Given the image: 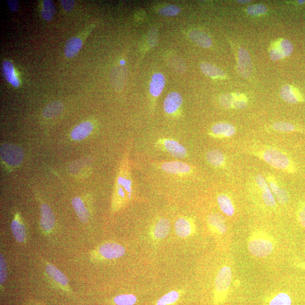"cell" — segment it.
Here are the masks:
<instances>
[{"label": "cell", "mask_w": 305, "mask_h": 305, "mask_svg": "<svg viewBox=\"0 0 305 305\" xmlns=\"http://www.w3.org/2000/svg\"><path fill=\"white\" fill-rule=\"evenodd\" d=\"M253 154L275 169L289 174L294 173L296 171L294 162L285 152L280 149L266 147L254 151Z\"/></svg>", "instance_id": "obj_1"}, {"label": "cell", "mask_w": 305, "mask_h": 305, "mask_svg": "<svg viewBox=\"0 0 305 305\" xmlns=\"http://www.w3.org/2000/svg\"><path fill=\"white\" fill-rule=\"evenodd\" d=\"M249 253L257 258L267 257L272 254L275 248V242L272 236L262 230L254 231L248 239Z\"/></svg>", "instance_id": "obj_2"}, {"label": "cell", "mask_w": 305, "mask_h": 305, "mask_svg": "<svg viewBox=\"0 0 305 305\" xmlns=\"http://www.w3.org/2000/svg\"><path fill=\"white\" fill-rule=\"evenodd\" d=\"M133 184L130 168L127 159L125 158L117 176L115 191V209L120 207L123 203L131 198Z\"/></svg>", "instance_id": "obj_3"}, {"label": "cell", "mask_w": 305, "mask_h": 305, "mask_svg": "<svg viewBox=\"0 0 305 305\" xmlns=\"http://www.w3.org/2000/svg\"><path fill=\"white\" fill-rule=\"evenodd\" d=\"M232 278V270L227 265H225L219 270L215 280L214 300L215 305L222 304L225 301Z\"/></svg>", "instance_id": "obj_4"}, {"label": "cell", "mask_w": 305, "mask_h": 305, "mask_svg": "<svg viewBox=\"0 0 305 305\" xmlns=\"http://www.w3.org/2000/svg\"><path fill=\"white\" fill-rule=\"evenodd\" d=\"M0 155L3 163L12 169L16 168L22 164L24 156L20 146L9 143L2 145Z\"/></svg>", "instance_id": "obj_5"}, {"label": "cell", "mask_w": 305, "mask_h": 305, "mask_svg": "<svg viewBox=\"0 0 305 305\" xmlns=\"http://www.w3.org/2000/svg\"><path fill=\"white\" fill-rule=\"evenodd\" d=\"M157 148L178 159L188 157V150L179 142L170 138H160L155 143Z\"/></svg>", "instance_id": "obj_6"}, {"label": "cell", "mask_w": 305, "mask_h": 305, "mask_svg": "<svg viewBox=\"0 0 305 305\" xmlns=\"http://www.w3.org/2000/svg\"><path fill=\"white\" fill-rule=\"evenodd\" d=\"M221 105L226 109H244L248 105L246 96L240 93H225L220 97Z\"/></svg>", "instance_id": "obj_7"}, {"label": "cell", "mask_w": 305, "mask_h": 305, "mask_svg": "<svg viewBox=\"0 0 305 305\" xmlns=\"http://www.w3.org/2000/svg\"><path fill=\"white\" fill-rule=\"evenodd\" d=\"M293 51L292 43L287 39H280L275 43L270 51V58L277 61L291 55Z\"/></svg>", "instance_id": "obj_8"}, {"label": "cell", "mask_w": 305, "mask_h": 305, "mask_svg": "<svg viewBox=\"0 0 305 305\" xmlns=\"http://www.w3.org/2000/svg\"><path fill=\"white\" fill-rule=\"evenodd\" d=\"M160 168L166 174L178 176L188 175L193 171L190 165L180 161L163 162L160 165Z\"/></svg>", "instance_id": "obj_9"}, {"label": "cell", "mask_w": 305, "mask_h": 305, "mask_svg": "<svg viewBox=\"0 0 305 305\" xmlns=\"http://www.w3.org/2000/svg\"><path fill=\"white\" fill-rule=\"evenodd\" d=\"M255 183L261 194L264 204L270 208L276 206L277 201L264 177L261 174L257 175L255 176Z\"/></svg>", "instance_id": "obj_10"}, {"label": "cell", "mask_w": 305, "mask_h": 305, "mask_svg": "<svg viewBox=\"0 0 305 305\" xmlns=\"http://www.w3.org/2000/svg\"><path fill=\"white\" fill-rule=\"evenodd\" d=\"M101 256L107 259H114L124 256L125 248L116 243H108L102 245L98 250Z\"/></svg>", "instance_id": "obj_11"}, {"label": "cell", "mask_w": 305, "mask_h": 305, "mask_svg": "<svg viewBox=\"0 0 305 305\" xmlns=\"http://www.w3.org/2000/svg\"><path fill=\"white\" fill-rule=\"evenodd\" d=\"M265 179L268 181L275 199L278 203L282 205L288 203L289 200L288 192L280 186L276 178L274 176L269 174L265 177Z\"/></svg>", "instance_id": "obj_12"}, {"label": "cell", "mask_w": 305, "mask_h": 305, "mask_svg": "<svg viewBox=\"0 0 305 305\" xmlns=\"http://www.w3.org/2000/svg\"><path fill=\"white\" fill-rule=\"evenodd\" d=\"M235 127L228 123L220 122L214 125L210 130L209 135L215 139L230 138L235 135Z\"/></svg>", "instance_id": "obj_13"}, {"label": "cell", "mask_w": 305, "mask_h": 305, "mask_svg": "<svg viewBox=\"0 0 305 305\" xmlns=\"http://www.w3.org/2000/svg\"><path fill=\"white\" fill-rule=\"evenodd\" d=\"M238 70L239 74L244 78H248L252 74V61L248 52L243 48L239 51Z\"/></svg>", "instance_id": "obj_14"}, {"label": "cell", "mask_w": 305, "mask_h": 305, "mask_svg": "<svg viewBox=\"0 0 305 305\" xmlns=\"http://www.w3.org/2000/svg\"><path fill=\"white\" fill-rule=\"evenodd\" d=\"M175 232L181 238L189 237L195 231L193 221L186 217H181L176 220L175 223Z\"/></svg>", "instance_id": "obj_15"}, {"label": "cell", "mask_w": 305, "mask_h": 305, "mask_svg": "<svg viewBox=\"0 0 305 305\" xmlns=\"http://www.w3.org/2000/svg\"><path fill=\"white\" fill-rule=\"evenodd\" d=\"M183 103V98L178 92H171L165 98L164 110L167 114L173 115L178 111Z\"/></svg>", "instance_id": "obj_16"}, {"label": "cell", "mask_w": 305, "mask_h": 305, "mask_svg": "<svg viewBox=\"0 0 305 305\" xmlns=\"http://www.w3.org/2000/svg\"><path fill=\"white\" fill-rule=\"evenodd\" d=\"M55 219L52 209L45 204L41 206V225L42 228L46 233L51 232L55 227Z\"/></svg>", "instance_id": "obj_17"}, {"label": "cell", "mask_w": 305, "mask_h": 305, "mask_svg": "<svg viewBox=\"0 0 305 305\" xmlns=\"http://www.w3.org/2000/svg\"><path fill=\"white\" fill-rule=\"evenodd\" d=\"M208 223L210 228L214 233L220 235L227 233V225L222 215L216 213L210 214L208 217Z\"/></svg>", "instance_id": "obj_18"}, {"label": "cell", "mask_w": 305, "mask_h": 305, "mask_svg": "<svg viewBox=\"0 0 305 305\" xmlns=\"http://www.w3.org/2000/svg\"><path fill=\"white\" fill-rule=\"evenodd\" d=\"M94 129L92 122L86 121L77 125L71 132V139L75 141H81L89 136Z\"/></svg>", "instance_id": "obj_19"}, {"label": "cell", "mask_w": 305, "mask_h": 305, "mask_svg": "<svg viewBox=\"0 0 305 305\" xmlns=\"http://www.w3.org/2000/svg\"><path fill=\"white\" fill-rule=\"evenodd\" d=\"M280 95L282 99L289 104H296L303 101V98L298 91L294 87L286 85L280 90Z\"/></svg>", "instance_id": "obj_20"}, {"label": "cell", "mask_w": 305, "mask_h": 305, "mask_svg": "<svg viewBox=\"0 0 305 305\" xmlns=\"http://www.w3.org/2000/svg\"><path fill=\"white\" fill-rule=\"evenodd\" d=\"M171 224L168 219L161 218L157 220L152 228V235L157 240L165 239L169 235Z\"/></svg>", "instance_id": "obj_21"}, {"label": "cell", "mask_w": 305, "mask_h": 305, "mask_svg": "<svg viewBox=\"0 0 305 305\" xmlns=\"http://www.w3.org/2000/svg\"><path fill=\"white\" fill-rule=\"evenodd\" d=\"M2 68L3 75L9 83L14 87L17 88L20 86V81L11 61L5 60L3 63Z\"/></svg>", "instance_id": "obj_22"}, {"label": "cell", "mask_w": 305, "mask_h": 305, "mask_svg": "<svg viewBox=\"0 0 305 305\" xmlns=\"http://www.w3.org/2000/svg\"><path fill=\"white\" fill-rule=\"evenodd\" d=\"M205 157L206 161L216 168H223L225 166L226 158L222 151L218 149L209 150Z\"/></svg>", "instance_id": "obj_23"}, {"label": "cell", "mask_w": 305, "mask_h": 305, "mask_svg": "<svg viewBox=\"0 0 305 305\" xmlns=\"http://www.w3.org/2000/svg\"><path fill=\"white\" fill-rule=\"evenodd\" d=\"M165 78L162 73H156L152 75L150 83L149 91L150 94L155 97H159L165 86Z\"/></svg>", "instance_id": "obj_24"}, {"label": "cell", "mask_w": 305, "mask_h": 305, "mask_svg": "<svg viewBox=\"0 0 305 305\" xmlns=\"http://www.w3.org/2000/svg\"><path fill=\"white\" fill-rule=\"evenodd\" d=\"M219 207L222 212L228 216H233L235 213V208L233 200L226 194H222L217 196Z\"/></svg>", "instance_id": "obj_25"}, {"label": "cell", "mask_w": 305, "mask_h": 305, "mask_svg": "<svg viewBox=\"0 0 305 305\" xmlns=\"http://www.w3.org/2000/svg\"><path fill=\"white\" fill-rule=\"evenodd\" d=\"M83 42L80 37H72L68 39L65 47L66 57L68 58L75 57L81 50Z\"/></svg>", "instance_id": "obj_26"}, {"label": "cell", "mask_w": 305, "mask_h": 305, "mask_svg": "<svg viewBox=\"0 0 305 305\" xmlns=\"http://www.w3.org/2000/svg\"><path fill=\"white\" fill-rule=\"evenodd\" d=\"M189 36L191 40L202 48H208L212 45V41L210 37L203 31H191L189 33Z\"/></svg>", "instance_id": "obj_27"}, {"label": "cell", "mask_w": 305, "mask_h": 305, "mask_svg": "<svg viewBox=\"0 0 305 305\" xmlns=\"http://www.w3.org/2000/svg\"><path fill=\"white\" fill-rule=\"evenodd\" d=\"M72 205L78 216L83 223H87L89 219V213L83 201L78 197L73 199Z\"/></svg>", "instance_id": "obj_28"}, {"label": "cell", "mask_w": 305, "mask_h": 305, "mask_svg": "<svg viewBox=\"0 0 305 305\" xmlns=\"http://www.w3.org/2000/svg\"><path fill=\"white\" fill-rule=\"evenodd\" d=\"M63 111V105L60 101H55L49 104L43 110V116L51 119L60 116Z\"/></svg>", "instance_id": "obj_29"}, {"label": "cell", "mask_w": 305, "mask_h": 305, "mask_svg": "<svg viewBox=\"0 0 305 305\" xmlns=\"http://www.w3.org/2000/svg\"><path fill=\"white\" fill-rule=\"evenodd\" d=\"M47 273L55 281L63 287L67 286L68 281L67 277L60 270L56 268L55 265L47 263L46 265Z\"/></svg>", "instance_id": "obj_30"}, {"label": "cell", "mask_w": 305, "mask_h": 305, "mask_svg": "<svg viewBox=\"0 0 305 305\" xmlns=\"http://www.w3.org/2000/svg\"><path fill=\"white\" fill-rule=\"evenodd\" d=\"M11 228L14 237L19 243H23L26 240V230L22 221L15 218L12 223Z\"/></svg>", "instance_id": "obj_31"}, {"label": "cell", "mask_w": 305, "mask_h": 305, "mask_svg": "<svg viewBox=\"0 0 305 305\" xmlns=\"http://www.w3.org/2000/svg\"><path fill=\"white\" fill-rule=\"evenodd\" d=\"M201 70L205 75L211 78H224L225 73L218 67L211 64L204 62L201 64Z\"/></svg>", "instance_id": "obj_32"}, {"label": "cell", "mask_w": 305, "mask_h": 305, "mask_svg": "<svg viewBox=\"0 0 305 305\" xmlns=\"http://www.w3.org/2000/svg\"><path fill=\"white\" fill-rule=\"evenodd\" d=\"M180 297L179 292L172 291L157 300L156 305H173L178 302Z\"/></svg>", "instance_id": "obj_33"}, {"label": "cell", "mask_w": 305, "mask_h": 305, "mask_svg": "<svg viewBox=\"0 0 305 305\" xmlns=\"http://www.w3.org/2000/svg\"><path fill=\"white\" fill-rule=\"evenodd\" d=\"M56 12L55 4L51 0H44L42 16L44 20L50 21Z\"/></svg>", "instance_id": "obj_34"}, {"label": "cell", "mask_w": 305, "mask_h": 305, "mask_svg": "<svg viewBox=\"0 0 305 305\" xmlns=\"http://www.w3.org/2000/svg\"><path fill=\"white\" fill-rule=\"evenodd\" d=\"M292 299L287 293L280 292L270 300L269 305H292Z\"/></svg>", "instance_id": "obj_35"}, {"label": "cell", "mask_w": 305, "mask_h": 305, "mask_svg": "<svg viewBox=\"0 0 305 305\" xmlns=\"http://www.w3.org/2000/svg\"><path fill=\"white\" fill-rule=\"evenodd\" d=\"M117 305H134L137 302V297L134 294H121L114 299Z\"/></svg>", "instance_id": "obj_36"}, {"label": "cell", "mask_w": 305, "mask_h": 305, "mask_svg": "<svg viewBox=\"0 0 305 305\" xmlns=\"http://www.w3.org/2000/svg\"><path fill=\"white\" fill-rule=\"evenodd\" d=\"M273 130L278 132H290L296 130V127L291 123L278 122L275 123L272 126Z\"/></svg>", "instance_id": "obj_37"}, {"label": "cell", "mask_w": 305, "mask_h": 305, "mask_svg": "<svg viewBox=\"0 0 305 305\" xmlns=\"http://www.w3.org/2000/svg\"><path fill=\"white\" fill-rule=\"evenodd\" d=\"M268 9L264 5L254 4L249 6L247 9V12L250 16H258L263 15L267 12Z\"/></svg>", "instance_id": "obj_38"}, {"label": "cell", "mask_w": 305, "mask_h": 305, "mask_svg": "<svg viewBox=\"0 0 305 305\" xmlns=\"http://www.w3.org/2000/svg\"><path fill=\"white\" fill-rule=\"evenodd\" d=\"M180 12V9L176 6H169L162 8L159 13L164 16H175Z\"/></svg>", "instance_id": "obj_39"}, {"label": "cell", "mask_w": 305, "mask_h": 305, "mask_svg": "<svg viewBox=\"0 0 305 305\" xmlns=\"http://www.w3.org/2000/svg\"><path fill=\"white\" fill-rule=\"evenodd\" d=\"M298 222L302 227L305 228V203H301L298 205L297 211Z\"/></svg>", "instance_id": "obj_40"}, {"label": "cell", "mask_w": 305, "mask_h": 305, "mask_svg": "<svg viewBox=\"0 0 305 305\" xmlns=\"http://www.w3.org/2000/svg\"><path fill=\"white\" fill-rule=\"evenodd\" d=\"M7 268L3 255L1 254L0 257V283L3 284L7 279Z\"/></svg>", "instance_id": "obj_41"}, {"label": "cell", "mask_w": 305, "mask_h": 305, "mask_svg": "<svg viewBox=\"0 0 305 305\" xmlns=\"http://www.w3.org/2000/svg\"><path fill=\"white\" fill-rule=\"evenodd\" d=\"M62 6L66 12H70L74 7L75 3L72 0H60Z\"/></svg>", "instance_id": "obj_42"}, {"label": "cell", "mask_w": 305, "mask_h": 305, "mask_svg": "<svg viewBox=\"0 0 305 305\" xmlns=\"http://www.w3.org/2000/svg\"><path fill=\"white\" fill-rule=\"evenodd\" d=\"M7 3L11 11L12 12H17L19 7V3L18 0H8Z\"/></svg>", "instance_id": "obj_43"}, {"label": "cell", "mask_w": 305, "mask_h": 305, "mask_svg": "<svg viewBox=\"0 0 305 305\" xmlns=\"http://www.w3.org/2000/svg\"><path fill=\"white\" fill-rule=\"evenodd\" d=\"M295 265L298 269H301L305 272V260H299L295 263Z\"/></svg>", "instance_id": "obj_44"}, {"label": "cell", "mask_w": 305, "mask_h": 305, "mask_svg": "<svg viewBox=\"0 0 305 305\" xmlns=\"http://www.w3.org/2000/svg\"><path fill=\"white\" fill-rule=\"evenodd\" d=\"M237 2L239 3L246 4L250 3L252 1H251V0H239V1Z\"/></svg>", "instance_id": "obj_45"}, {"label": "cell", "mask_w": 305, "mask_h": 305, "mask_svg": "<svg viewBox=\"0 0 305 305\" xmlns=\"http://www.w3.org/2000/svg\"><path fill=\"white\" fill-rule=\"evenodd\" d=\"M125 61L124 60H122L120 61V64L121 65H125Z\"/></svg>", "instance_id": "obj_46"}, {"label": "cell", "mask_w": 305, "mask_h": 305, "mask_svg": "<svg viewBox=\"0 0 305 305\" xmlns=\"http://www.w3.org/2000/svg\"><path fill=\"white\" fill-rule=\"evenodd\" d=\"M298 3L299 4H303L304 3H305V1H300L299 0V1H298Z\"/></svg>", "instance_id": "obj_47"}]
</instances>
